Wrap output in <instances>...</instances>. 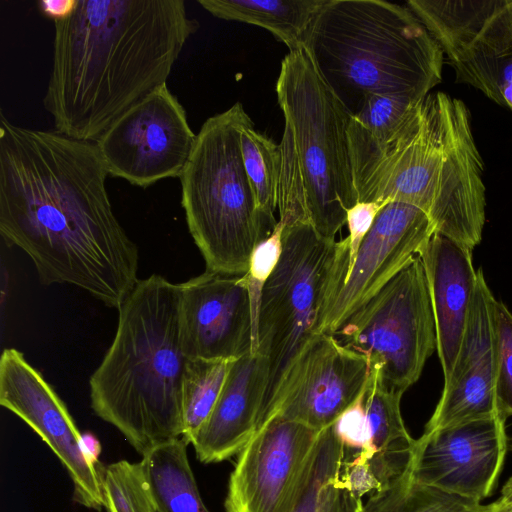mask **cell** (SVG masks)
Masks as SVG:
<instances>
[{"mask_svg": "<svg viewBox=\"0 0 512 512\" xmlns=\"http://www.w3.org/2000/svg\"><path fill=\"white\" fill-rule=\"evenodd\" d=\"M283 230L284 224L278 221L272 233L254 249L248 270L242 275L248 290L251 310V353L258 351V321L263 290L280 259Z\"/></svg>", "mask_w": 512, "mask_h": 512, "instance_id": "obj_29", "label": "cell"}, {"mask_svg": "<svg viewBox=\"0 0 512 512\" xmlns=\"http://www.w3.org/2000/svg\"><path fill=\"white\" fill-rule=\"evenodd\" d=\"M420 100L397 94H371L352 117L374 139L385 141L396 132Z\"/></svg>", "mask_w": 512, "mask_h": 512, "instance_id": "obj_30", "label": "cell"}, {"mask_svg": "<svg viewBox=\"0 0 512 512\" xmlns=\"http://www.w3.org/2000/svg\"><path fill=\"white\" fill-rule=\"evenodd\" d=\"M348 254L347 237L324 238L309 223L284 226L281 256L263 290L259 313L257 352L268 361L269 379L256 432L268 422L290 368L343 283Z\"/></svg>", "mask_w": 512, "mask_h": 512, "instance_id": "obj_8", "label": "cell"}, {"mask_svg": "<svg viewBox=\"0 0 512 512\" xmlns=\"http://www.w3.org/2000/svg\"><path fill=\"white\" fill-rule=\"evenodd\" d=\"M434 233L424 211L409 204L388 202L364 238L343 283L325 304L315 333L333 335L419 255Z\"/></svg>", "mask_w": 512, "mask_h": 512, "instance_id": "obj_13", "label": "cell"}, {"mask_svg": "<svg viewBox=\"0 0 512 512\" xmlns=\"http://www.w3.org/2000/svg\"><path fill=\"white\" fill-rule=\"evenodd\" d=\"M364 356L388 388L404 393L437 350L435 318L419 256L333 334Z\"/></svg>", "mask_w": 512, "mask_h": 512, "instance_id": "obj_9", "label": "cell"}, {"mask_svg": "<svg viewBox=\"0 0 512 512\" xmlns=\"http://www.w3.org/2000/svg\"><path fill=\"white\" fill-rule=\"evenodd\" d=\"M320 431L280 416L239 453L230 475L227 512H290L294 492Z\"/></svg>", "mask_w": 512, "mask_h": 512, "instance_id": "obj_15", "label": "cell"}, {"mask_svg": "<svg viewBox=\"0 0 512 512\" xmlns=\"http://www.w3.org/2000/svg\"><path fill=\"white\" fill-rule=\"evenodd\" d=\"M234 360L189 359L182 383L181 439L192 444L210 416Z\"/></svg>", "mask_w": 512, "mask_h": 512, "instance_id": "obj_26", "label": "cell"}, {"mask_svg": "<svg viewBox=\"0 0 512 512\" xmlns=\"http://www.w3.org/2000/svg\"><path fill=\"white\" fill-rule=\"evenodd\" d=\"M361 509H362V508H361ZM360 512H361V510H360Z\"/></svg>", "mask_w": 512, "mask_h": 512, "instance_id": "obj_38", "label": "cell"}, {"mask_svg": "<svg viewBox=\"0 0 512 512\" xmlns=\"http://www.w3.org/2000/svg\"><path fill=\"white\" fill-rule=\"evenodd\" d=\"M422 261L444 379L454 366L477 283L472 250L434 233L418 255Z\"/></svg>", "mask_w": 512, "mask_h": 512, "instance_id": "obj_20", "label": "cell"}, {"mask_svg": "<svg viewBox=\"0 0 512 512\" xmlns=\"http://www.w3.org/2000/svg\"><path fill=\"white\" fill-rule=\"evenodd\" d=\"M511 449H512V443H511Z\"/></svg>", "mask_w": 512, "mask_h": 512, "instance_id": "obj_37", "label": "cell"}, {"mask_svg": "<svg viewBox=\"0 0 512 512\" xmlns=\"http://www.w3.org/2000/svg\"><path fill=\"white\" fill-rule=\"evenodd\" d=\"M102 493L107 512H157L143 463L121 460L104 468Z\"/></svg>", "mask_w": 512, "mask_h": 512, "instance_id": "obj_28", "label": "cell"}, {"mask_svg": "<svg viewBox=\"0 0 512 512\" xmlns=\"http://www.w3.org/2000/svg\"><path fill=\"white\" fill-rule=\"evenodd\" d=\"M456 81L512 111V0H409Z\"/></svg>", "mask_w": 512, "mask_h": 512, "instance_id": "obj_10", "label": "cell"}, {"mask_svg": "<svg viewBox=\"0 0 512 512\" xmlns=\"http://www.w3.org/2000/svg\"><path fill=\"white\" fill-rule=\"evenodd\" d=\"M82 447L87 460L96 467H101L99 463V455L101 452V445L98 439L91 433L82 434Z\"/></svg>", "mask_w": 512, "mask_h": 512, "instance_id": "obj_36", "label": "cell"}, {"mask_svg": "<svg viewBox=\"0 0 512 512\" xmlns=\"http://www.w3.org/2000/svg\"><path fill=\"white\" fill-rule=\"evenodd\" d=\"M326 0H198L213 16L268 30L289 51L303 44L315 14Z\"/></svg>", "mask_w": 512, "mask_h": 512, "instance_id": "obj_23", "label": "cell"}, {"mask_svg": "<svg viewBox=\"0 0 512 512\" xmlns=\"http://www.w3.org/2000/svg\"><path fill=\"white\" fill-rule=\"evenodd\" d=\"M179 284L139 279L119 306L114 340L90 377L94 412L143 456L181 438L188 358L179 337Z\"/></svg>", "mask_w": 512, "mask_h": 512, "instance_id": "obj_4", "label": "cell"}, {"mask_svg": "<svg viewBox=\"0 0 512 512\" xmlns=\"http://www.w3.org/2000/svg\"><path fill=\"white\" fill-rule=\"evenodd\" d=\"M495 300L482 269H478L461 345L453 369L444 379L442 395L424 432L470 421L502 418L495 393Z\"/></svg>", "mask_w": 512, "mask_h": 512, "instance_id": "obj_18", "label": "cell"}, {"mask_svg": "<svg viewBox=\"0 0 512 512\" xmlns=\"http://www.w3.org/2000/svg\"><path fill=\"white\" fill-rule=\"evenodd\" d=\"M476 512H512V477L503 486L497 500L488 505L480 504Z\"/></svg>", "mask_w": 512, "mask_h": 512, "instance_id": "obj_35", "label": "cell"}, {"mask_svg": "<svg viewBox=\"0 0 512 512\" xmlns=\"http://www.w3.org/2000/svg\"><path fill=\"white\" fill-rule=\"evenodd\" d=\"M199 28L183 0H77L54 21L43 98L54 131L96 142L167 79Z\"/></svg>", "mask_w": 512, "mask_h": 512, "instance_id": "obj_2", "label": "cell"}, {"mask_svg": "<svg viewBox=\"0 0 512 512\" xmlns=\"http://www.w3.org/2000/svg\"><path fill=\"white\" fill-rule=\"evenodd\" d=\"M346 459L333 425L320 431L297 483L290 512H360L363 501L355 498L342 477Z\"/></svg>", "mask_w": 512, "mask_h": 512, "instance_id": "obj_21", "label": "cell"}, {"mask_svg": "<svg viewBox=\"0 0 512 512\" xmlns=\"http://www.w3.org/2000/svg\"><path fill=\"white\" fill-rule=\"evenodd\" d=\"M77 0H41L37 2L40 12L58 21L68 17L74 10Z\"/></svg>", "mask_w": 512, "mask_h": 512, "instance_id": "obj_34", "label": "cell"}, {"mask_svg": "<svg viewBox=\"0 0 512 512\" xmlns=\"http://www.w3.org/2000/svg\"><path fill=\"white\" fill-rule=\"evenodd\" d=\"M505 422L496 417L423 432L413 448L412 479L477 502L486 499L506 457Z\"/></svg>", "mask_w": 512, "mask_h": 512, "instance_id": "obj_14", "label": "cell"}, {"mask_svg": "<svg viewBox=\"0 0 512 512\" xmlns=\"http://www.w3.org/2000/svg\"><path fill=\"white\" fill-rule=\"evenodd\" d=\"M250 122L240 102L206 119L179 177L188 230L206 271L245 274L278 222L259 209L244 167L240 133Z\"/></svg>", "mask_w": 512, "mask_h": 512, "instance_id": "obj_7", "label": "cell"}, {"mask_svg": "<svg viewBox=\"0 0 512 512\" xmlns=\"http://www.w3.org/2000/svg\"><path fill=\"white\" fill-rule=\"evenodd\" d=\"M158 512V511H157Z\"/></svg>", "mask_w": 512, "mask_h": 512, "instance_id": "obj_39", "label": "cell"}, {"mask_svg": "<svg viewBox=\"0 0 512 512\" xmlns=\"http://www.w3.org/2000/svg\"><path fill=\"white\" fill-rule=\"evenodd\" d=\"M481 502L414 481L410 469L370 494L361 512H476Z\"/></svg>", "mask_w": 512, "mask_h": 512, "instance_id": "obj_25", "label": "cell"}, {"mask_svg": "<svg viewBox=\"0 0 512 512\" xmlns=\"http://www.w3.org/2000/svg\"><path fill=\"white\" fill-rule=\"evenodd\" d=\"M285 119L278 210L284 225L309 223L327 239L357 203L348 128L351 114L302 44L281 62L276 83Z\"/></svg>", "mask_w": 512, "mask_h": 512, "instance_id": "obj_6", "label": "cell"}, {"mask_svg": "<svg viewBox=\"0 0 512 512\" xmlns=\"http://www.w3.org/2000/svg\"><path fill=\"white\" fill-rule=\"evenodd\" d=\"M496 348L495 393L501 417L512 416V313L499 300L493 307Z\"/></svg>", "mask_w": 512, "mask_h": 512, "instance_id": "obj_31", "label": "cell"}, {"mask_svg": "<svg viewBox=\"0 0 512 512\" xmlns=\"http://www.w3.org/2000/svg\"><path fill=\"white\" fill-rule=\"evenodd\" d=\"M179 288L180 345L188 359L236 360L251 352V310L242 275L205 271Z\"/></svg>", "mask_w": 512, "mask_h": 512, "instance_id": "obj_17", "label": "cell"}, {"mask_svg": "<svg viewBox=\"0 0 512 512\" xmlns=\"http://www.w3.org/2000/svg\"><path fill=\"white\" fill-rule=\"evenodd\" d=\"M402 395L388 388L378 370L370 368L364 386V405L371 432L372 458L395 474L410 468L416 440L409 434L401 415Z\"/></svg>", "mask_w": 512, "mask_h": 512, "instance_id": "obj_22", "label": "cell"}, {"mask_svg": "<svg viewBox=\"0 0 512 512\" xmlns=\"http://www.w3.org/2000/svg\"><path fill=\"white\" fill-rule=\"evenodd\" d=\"M269 379L265 356L247 353L233 361L220 396L192 445L202 463L239 454L256 432Z\"/></svg>", "mask_w": 512, "mask_h": 512, "instance_id": "obj_19", "label": "cell"}, {"mask_svg": "<svg viewBox=\"0 0 512 512\" xmlns=\"http://www.w3.org/2000/svg\"><path fill=\"white\" fill-rule=\"evenodd\" d=\"M253 127L252 121L241 130L242 159L259 209L269 218L275 219L282 161L281 148Z\"/></svg>", "mask_w": 512, "mask_h": 512, "instance_id": "obj_27", "label": "cell"}, {"mask_svg": "<svg viewBox=\"0 0 512 512\" xmlns=\"http://www.w3.org/2000/svg\"><path fill=\"white\" fill-rule=\"evenodd\" d=\"M387 203L357 202L346 215L348 225V270L350 269L357 252L369 233L377 215ZM347 270V272H348Z\"/></svg>", "mask_w": 512, "mask_h": 512, "instance_id": "obj_33", "label": "cell"}, {"mask_svg": "<svg viewBox=\"0 0 512 512\" xmlns=\"http://www.w3.org/2000/svg\"><path fill=\"white\" fill-rule=\"evenodd\" d=\"M303 44L351 116L368 95L420 100L442 80L444 54L406 5L326 0Z\"/></svg>", "mask_w": 512, "mask_h": 512, "instance_id": "obj_5", "label": "cell"}, {"mask_svg": "<svg viewBox=\"0 0 512 512\" xmlns=\"http://www.w3.org/2000/svg\"><path fill=\"white\" fill-rule=\"evenodd\" d=\"M332 425L347 455L358 452H364L369 456L373 455L370 426L364 405V387L356 400Z\"/></svg>", "mask_w": 512, "mask_h": 512, "instance_id": "obj_32", "label": "cell"}, {"mask_svg": "<svg viewBox=\"0 0 512 512\" xmlns=\"http://www.w3.org/2000/svg\"><path fill=\"white\" fill-rule=\"evenodd\" d=\"M348 135L357 202L409 204L435 233L472 251L481 242L484 165L462 100L430 92L389 139H374L353 117Z\"/></svg>", "mask_w": 512, "mask_h": 512, "instance_id": "obj_3", "label": "cell"}, {"mask_svg": "<svg viewBox=\"0 0 512 512\" xmlns=\"http://www.w3.org/2000/svg\"><path fill=\"white\" fill-rule=\"evenodd\" d=\"M95 142L0 116V233L43 284L79 287L111 308L139 281L138 249L116 218Z\"/></svg>", "mask_w": 512, "mask_h": 512, "instance_id": "obj_1", "label": "cell"}, {"mask_svg": "<svg viewBox=\"0 0 512 512\" xmlns=\"http://www.w3.org/2000/svg\"><path fill=\"white\" fill-rule=\"evenodd\" d=\"M369 370L367 359L334 335L316 333L290 368L269 420L280 416L321 431L356 400Z\"/></svg>", "mask_w": 512, "mask_h": 512, "instance_id": "obj_16", "label": "cell"}, {"mask_svg": "<svg viewBox=\"0 0 512 512\" xmlns=\"http://www.w3.org/2000/svg\"><path fill=\"white\" fill-rule=\"evenodd\" d=\"M197 138L164 84L121 116L95 143L108 174L134 186L180 177Z\"/></svg>", "mask_w": 512, "mask_h": 512, "instance_id": "obj_11", "label": "cell"}, {"mask_svg": "<svg viewBox=\"0 0 512 512\" xmlns=\"http://www.w3.org/2000/svg\"><path fill=\"white\" fill-rule=\"evenodd\" d=\"M0 404L32 428L60 459L73 482L75 501L100 510L104 506L105 467H96L87 460L82 434L65 404L42 374L14 348H6L1 354Z\"/></svg>", "mask_w": 512, "mask_h": 512, "instance_id": "obj_12", "label": "cell"}, {"mask_svg": "<svg viewBox=\"0 0 512 512\" xmlns=\"http://www.w3.org/2000/svg\"><path fill=\"white\" fill-rule=\"evenodd\" d=\"M181 439L161 444L143 455L141 462L158 512H210L200 496Z\"/></svg>", "mask_w": 512, "mask_h": 512, "instance_id": "obj_24", "label": "cell"}]
</instances>
